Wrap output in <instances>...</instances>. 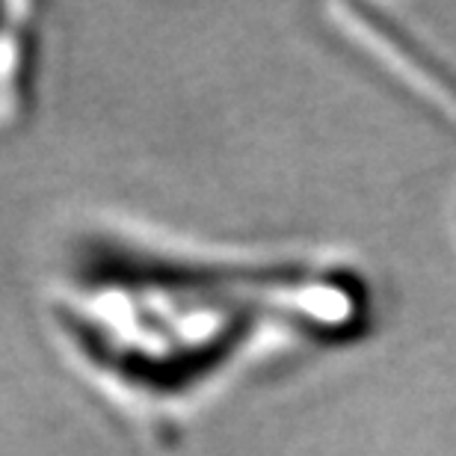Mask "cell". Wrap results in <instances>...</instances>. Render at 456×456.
Wrapping results in <instances>:
<instances>
[{"label": "cell", "mask_w": 456, "mask_h": 456, "mask_svg": "<svg viewBox=\"0 0 456 456\" xmlns=\"http://www.w3.org/2000/svg\"><path fill=\"white\" fill-rule=\"evenodd\" d=\"M379 290L326 249H228L89 223L60 246L45 323L71 370L154 442H175L243 382L350 353Z\"/></svg>", "instance_id": "1"}, {"label": "cell", "mask_w": 456, "mask_h": 456, "mask_svg": "<svg viewBox=\"0 0 456 456\" xmlns=\"http://www.w3.org/2000/svg\"><path fill=\"white\" fill-rule=\"evenodd\" d=\"M33 4H0V127L24 122L39 98L42 21Z\"/></svg>", "instance_id": "2"}]
</instances>
